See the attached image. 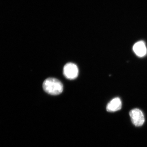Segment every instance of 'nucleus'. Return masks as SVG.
<instances>
[{
    "label": "nucleus",
    "mask_w": 147,
    "mask_h": 147,
    "mask_svg": "<svg viewBox=\"0 0 147 147\" xmlns=\"http://www.w3.org/2000/svg\"><path fill=\"white\" fill-rule=\"evenodd\" d=\"M43 90L51 95L60 94L63 91V85L60 81L55 78H47L42 84Z\"/></svg>",
    "instance_id": "f257e3e1"
},
{
    "label": "nucleus",
    "mask_w": 147,
    "mask_h": 147,
    "mask_svg": "<svg viewBox=\"0 0 147 147\" xmlns=\"http://www.w3.org/2000/svg\"><path fill=\"white\" fill-rule=\"evenodd\" d=\"M129 115L131 122L135 126H142L144 123V115L140 109L138 108L132 109L129 112Z\"/></svg>",
    "instance_id": "f03ea898"
},
{
    "label": "nucleus",
    "mask_w": 147,
    "mask_h": 147,
    "mask_svg": "<svg viewBox=\"0 0 147 147\" xmlns=\"http://www.w3.org/2000/svg\"><path fill=\"white\" fill-rule=\"evenodd\" d=\"M64 75L67 79L73 80L77 78L79 74V69L77 65L72 63H67L63 67Z\"/></svg>",
    "instance_id": "7ed1b4c3"
},
{
    "label": "nucleus",
    "mask_w": 147,
    "mask_h": 147,
    "mask_svg": "<svg viewBox=\"0 0 147 147\" xmlns=\"http://www.w3.org/2000/svg\"><path fill=\"white\" fill-rule=\"evenodd\" d=\"M122 102L119 97L115 98L112 99L106 107V110L108 112H115L121 109Z\"/></svg>",
    "instance_id": "20e7f679"
},
{
    "label": "nucleus",
    "mask_w": 147,
    "mask_h": 147,
    "mask_svg": "<svg viewBox=\"0 0 147 147\" xmlns=\"http://www.w3.org/2000/svg\"><path fill=\"white\" fill-rule=\"evenodd\" d=\"M133 50L136 55L139 57H143L146 55L147 48L144 42L140 41L134 45Z\"/></svg>",
    "instance_id": "39448f33"
}]
</instances>
